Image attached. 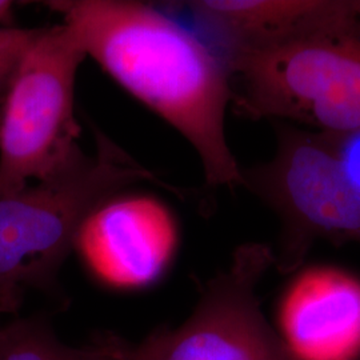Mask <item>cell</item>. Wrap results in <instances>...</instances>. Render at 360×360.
I'll return each mask as SVG.
<instances>
[{"instance_id": "1", "label": "cell", "mask_w": 360, "mask_h": 360, "mask_svg": "<svg viewBox=\"0 0 360 360\" xmlns=\"http://www.w3.org/2000/svg\"><path fill=\"white\" fill-rule=\"evenodd\" d=\"M86 56L190 142L214 187L243 186L226 138L231 72L206 39L153 6L127 0L50 1Z\"/></svg>"}, {"instance_id": "3", "label": "cell", "mask_w": 360, "mask_h": 360, "mask_svg": "<svg viewBox=\"0 0 360 360\" xmlns=\"http://www.w3.org/2000/svg\"><path fill=\"white\" fill-rule=\"evenodd\" d=\"M232 99L247 115L306 123L340 138L360 129V18L227 59Z\"/></svg>"}, {"instance_id": "5", "label": "cell", "mask_w": 360, "mask_h": 360, "mask_svg": "<svg viewBox=\"0 0 360 360\" xmlns=\"http://www.w3.org/2000/svg\"><path fill=\"white\" fill-rule=\"evenodd\" d=\"M274 263L267 245L239 247L187 321L156 330L134 347L132 360H292L257 299V284Z\"/></svg>"}, {"instance_id": "6", "label": "cell", "mask_w": 360, "mask_h": 360, "mask_svg": "<svg viewBox=\"0 0 360 360\" xmlns=\"http://www.w3.org/2000/svg\"><path fill=\"white\" fill-rule=\"evenodd\" d=\"M243 186L283 215L296 239L360 242V187L330 139L284 135L270 165L243 171Z\"/></svg>"}, {"instance_id": "2", "label": "cell", "mask_w": 360, "mask_h": 360, "mask_svg": "<svg viewBox=\"0 0 360 360\" xmlns=\"http://www.w3.org/2000/svg\"><path fill=\"white\" fill-rule=\"evenodd\" d=\"M163 184L103 134L51 175L0 193V295L20 309L25 288L51 291L91 212L129 186Z\"/></svg>"}, {"instance_id": "9", "label": "cell", "mask_w": 360, "mask_h": 360, "mask_svg": "<svg viewBox=\"0 0 360 360\" xmlns=\"http://www.w3.org/2000/svg\"><path fill=\"white\" fill-rule=\"evenodd\" d=\"M187 7L226 62L235 53L285 44L356 16L355 1L338 0H196Z\"/></svg>"}, {"instance_id": "11", "label": "cell", "mask_w": 360, "mask_h": 360, "mask_svg": "<svg viewBox=\"0 0 360 360\" xmlns=\"http://www.w3.org/2000/svg\"><path fill=\"white\" fill-rule=\"evenodd\" d=\"M39 30L40 28H0V83L10 79L18 60L37 38Z\"/></svg>"}, {"instance_id": "4", "label": "cell", "mask_w": 360, "mask_h": 360, "mask_svg": "<svg viewBox=\"0 0 360 360\" xmlns=\"http://www.w3.org/2000/svg\"><path fill=\"white\" fill-rule=\"evenodd\" d=\"M84 58L63 23L40 28L18 60L0 114V193L51 175L80 151L74 94Z\"/></svg>"}, {"instance_id": "13", "label": "cell", "mask_w": 360, "mask_h": 360, "mask_svg": "<svg viewBox=\"0 0 360 360\" xmlns=\"http://www.w3.org/2000/svg\"><path fill=\"white\" fill-rule=\"evenodd\" d=\"M13 3L0 0V28H10L13 19Z\"/></svg>"}, {"instance_id": "16", "label": "cell", "mask_w": 360, "mask_h": 360, "mask_svg": "<svg viewBox=\"0 0 360 360\" xmlns=\"http://www.w3.org/2000/svg\"><path fill=\"white\" fill-rule=\"evenodd\" d=\"M355 8H356V13H358L360 18V1H355Z\"/></svg>"}, {"instance_id": "15", "label": "cell", "mask_w": 360, "mask_h": 360, "mask_svg": "<svg viewBox=\"0 0 360 360\" xmlns=\"http://www.w3.org/2000/svg\"><path fill=\"white\" fill-rule=\"evenodd\" d=\"M7 84H8V80L0 83V114H1V104H3V98H4V94H6Z\"/></svg>"}, {"instance_id": "14", "label": "cell", "mask_w": 360, "mask_h": 360, "mask_svg": "<svg viewBox=\"0 0 360 360\" xmlns=\"http://www.w3.org/2000/svg\"><path fill=\"white\" fill-rule=\"evenodd\" d=\"M10 306H8V303L6 302V299H3V296L0 295V315H3V314H11V311H10Z\"/></svg>"}, {"instance_id": "12", "label": "cell", "mask_w": 360, "mask_h": 360, "mask_svg": "<svg viewBox=\"0 0 360 360\" xmlns=\"http://www.w3.org/2000/svg\"><path fill=\"white\" fill-rule=\"evenodd\" d=\"M348 176L360 187V129L340 138H328Z\"/></svg>"}, {"instance_id": "7", "label": "cell", "mask_w": 360, "mask_h": 360, "mask_svg": "<svg viewBox=\"0 0 360 360\" xmlns=\"http://www.w3.org/2000/svg\"><path fill=\"white\" fill-rule=\"evenodd\" d=\"M178 242L176 219L163 202L146 193H120L83 221L74 250L99 282L132 290L163 275Z\"/></svg>"}, {"instance_id": "10", "label": "cell", "mask_w": 360, "mask_h": 360, "mask_svg": "<svg viewBox=\"0 0 360 360\" xmlns=\"http://www.w3.org/2000/svg\"><path fill=\"white\" fill-rule=\"evenodd\" d=\"M134 347L116 338L86 347L63 343L38 316L18 318L0 326V360H132Z\"/></svg>"}, {"instance_id": "8", "label": "cell", "mask_w": 360, "mask_h": 360, "mask_svg": "<svg viewBox=\"0 0 360 360\" xmlns=\"http://www.w3.org/2000/svg\"><path fill=\"white\" fill-rule=\"evenodd\" d=\"M278 334L292 360L360 359V281L334 267L297 275L279 306Z\"/></svg>"}]
</instances>
